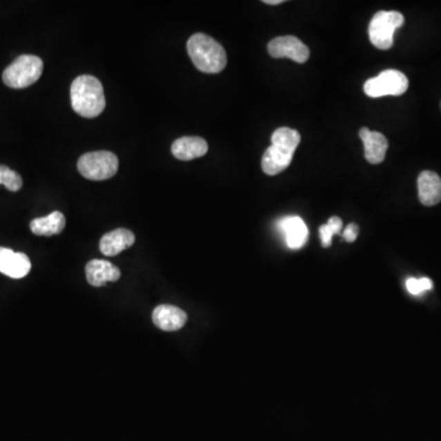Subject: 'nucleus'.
Returning <instances> with one entry per match:
<instances>
[{"mask_svg": "<svg viewBox=\"0 0 441 441\" xmlns=\"http://www.w3.org/2000/svg\"><path fill=\"white\" fill-rule=\"evenodd\" d=\"M268 50L272 58H290L303 64L309 59V48L294 36H282L270 41Z\"/></svg>", "mask_w": 441, "mask_h": 441, "instance_id": "6e6552de", "label": "nucleus"}, {"mask_svg": "<svg viewBox=\"0 0 441 441\" xmlns=\"http://www.w3.org/2000/svg\"><path fill=\"white\" fill-rule=\"evenodd\" d=\"M280 229L285 236V243L291 249H301L308 241V227L298 216H290L281 220Z\"/></svg>", "mask_w": 441, "mask_h": 441, "instance_id": "2eb2a0df", "label": "nucleus"}, {"mask_svg": "<svg viewBox=\"0 0 441 441\" xmlns=\"http://www.w3.org/2000/svg\"><path fill=\"white\" fill-rule=\"evenodd\" d=\"M187 48L195 68L203 73L218 74L226 68V50L207 35L195 33L189 38Z\"/></svg>", "mask_w": 441, "mask_h": 441, "instance_id": "7ed1b4c3", "label": "nucleus"}, {"mask_svg": "<svg viewBox=\"0 0 441 441\" xmlns=\"http://www.w3.org/2000/svg\"><path fill=\"white\" fill-rule=\"evenodd\" d=\"M418 196L425 206H434L441 201V178L435 172L424 171L418 177Z\"/></svg>", "mask_w": 441, "mask_h": 441, "instance_id": "dca6fc26", "label": "nucleus"}, {"mask_svg": "<svg viewBox=\"0 0 441 441\" xmlns=\"http://www.w3.org/2000/svg\"><path fill=\"white\" fill-rule=\"evenodd\" d=\"M362 141L364 144V155L366 161L371 165H379L385 160L388 151V139L379 131H371L368 128H362L359 131Z\"/></svg>", "mask_w": 441, "mask_h": 441, "instance_id": "f8f14e48", "label": "nucleus"}, {"mask_svg": "<svg viewBox=\"0 0 441 441\" xmlns=\"http://www.w3.org/2000/svg\"><path fill=\"white\" fill-rule=\"evenodd\" d=\"M404 22V15L398 11H379L371 19L369 25L371 44L382 50L391 48L395 31L402 26Z\"/></svg>", "mask_w": 441, "mask_h": 441, "instance_id": "423d86ee", "label": "nucleus"}, {"mask_svg": "<svg viewBox=\"0 0 441 441\" xmlns=\"http://www.w3.org/2000/svg\"><path fill=\"white\" fill-rule=\"evenodd\" d=\"M341 231H342V220L339 217H336V216L331 217L328 223L320 227V229H319L323 247H330L331 242H332L334 234H339Z\"/></svg>", "mask_w": 441, "mask_h": 441, "instance_id": "a211bd4d", "label": "nucleus"}, {"mask_svg": "<svg viewBox=\"0 0 441 441\" xmlns=\"http://www.w3.org/2000/svg\"><path fill=\"white\" fill-rule=\"evenodd\" d=\"M188 315L180 308L171 304H161L152 312V321L162 331H178L187 323Z\"/></svg>", "mask_w": 441, "mask_h": 441, "instance_id": "9d476101", "label": "nucleus"}, {"mask_svg": "<svg viewBox=\"0 0 441 441\" xmlns=\"http://www.w3.org/2000/svg\"><path fill=\"white\" fill-rule=\"evenodd\" d=\"M71 107L84 118H96L106 108L101 81L91 75L77 76L71 88Z\"/></svg>", "mask_w": 441, "mask_h": 441, "instance_id": "f257e3e1", "label": "nucleus"}, {"mask_svg": "<svg viewBox=\"0 0 441 441\" xmlns=\"http://www.w3.org/2000/svg\"><path fill=\"white\" fill-rule=\"evenodd\" d=\"M271 142V146L265 151L261 167L266 174L276 176L291 165L294 151L301 142V135L297 130L280 128L272 134Z\"/></svg>", "mask_w": 441, "mask_h": 441, "instance_id": "f03ea898", "label": "nucleus"}, {"mask_svg": "<svg viewBox=\"0 0 441 441\" xmlns=\"http://www.w3.org/2000/svg\"><path fill=\"white\" fill-rule=\"evenodd\" d=\"M209 145L199 136H183L172 144L173 156L180 161H191L207 153Z\"/></svg>", "mask_w": 441, "mask_h": 441, "instance_id": "4468645a", "label": "nucleus"}, {"mask_svg": "<svg viewBox=\"0 0 441 441\" xmlns=\"http://www.w3.org/2000/svg\"><path fill=\"white\" fill-rule=\"evenodd\" d=\"M406 287H407V291L411 294H415L418 296L420 293H423L425 291H429L433 288V282L429 279H409L406 281Z\"/></svg>", "mask_w": 441, "mask_h": 441, "instance_id": "aec40b11", "label": "nucleus"}, {"mask_svg": "<svg viewBox=\"0 0 441 441\" xmlns=\"http://www.w3.org/2000/svg\"><path fill=\"white\" fill-rule=\"evenodd\" d=\"M409 90V79L398 71H385L377 77L369 79L364 84V92L369 97L401 96Z\"/></svg>", "mask_w": 441, "mask_h": 441, "instance_id": "0eeeda50", "label": "nucleus"}, {"mask_svg": "<svg viewBox=\"0 0 441 441\" xmlns=\"http://www.w3.org/2000/svg\"><path fill=\"white\" fill-rule=\"evenodd\" d=\"M358 233H359V227L357 226L355 223H350L348 226L346 227L344 232V238L346 239V242H355L358 237Z\"/></svg>", "mask_w": 441, "mask_h": 441, "instance_id": "412c9836", "label": "nucleus"}, {"mask_svg": "<svg viewBox=\"0 0 441 441\" xmlns=\"http://www.w3.org/2000/svg\"><path fill=\"white\" fill-rule=\"evenodd\" d=\"M118 167V157L111 151L87 152L77 161V169L81 176L95 182L113 177Z\"/></svg>", "mask_w": 441, "mask_h": 441, "instance_id": "39448f33", "label": "nucleus"}, {"mask_svg": "<svg viewBox=\"0 0 441 441\" xmlns=\"http://www.w3.org/2000/svg\"><path fill=\"white\" fill-rule=\"evenodd\" d=\"M44 73V62L31 54H22L14 60L4 73L3 81L11 88H25L31 86Z\"/></svg>", "mask_w": 441, "mask_h": 441, "instance_id": "20e7f679", "label": "nucleus"}, {"mask_svg": "<svg viewBox=\"0 0 441 441\" xmlns=\"http://www.w3.org/2000/svg\"><path fill=\"white\" fill-rule=\"evenodd\" d=\"M264 3L269 6H277V4H282L283 0H264Z\"/></svg>", "mask_w": 441, "mask_h": 441, "instance_id": "4be33fe9", "label": "nucleus"}, {"mask_svg": "<svg viewBox=\"0 0 441 441\" xmlns=\"http://www.w3.org/2000/svg\"><path fill=\"white\" fill-rule=\"evenodd\" d=\"M0 185H4L10 191H19L22 188L21 176L10 168L0 165Z\"/></svg>", "mask_w": 441, "mask_h": 441, "instance_id": "6ab92c4d", "label": "nucleus"}, {"mask_svg": "<svg viewBox=\"0 0 441 441\" xmlns=\"http://www.w3.org/2000/svg\"><path fill=\"white\" fill-rule=\"evenodd\" d=\"M65 216L59 211H54L46 217H39L31 220L30 228L36 236H55L59 234L65 228Z\"/></svg>", "mask_w": 441, "mask_h": 441, "instance_id": "f3484780", "label": "nucleus"}, {"mask_svg": "<svg viewBox=\"0 0 441 441\" xmlns=\"http://www.w3.org/2000/svg\"><path fill=\"white\" fill-rule=\"evenodd\" d=\"M31 261L26 254L15 253L8 247H0V272L11 279H22L30 272Z\"/></svg>", "mask_w": 441, "mask_h": 441, "instance_id": "1a4fd4ad", "label": "nucleus"}, {"mask_svg": "<svg viewBox=\"0 0 441 441\" xmlns=\"http://www.w3.org/2000/svg\"><path fill=\"white\" fill-rule=\"evenodd\" d=\"M86 279L93 287H102L108 282H117L120 279V270L107 260L95 259L87 263Z\"/></svg>", "mask_w": 441, "mask_h": 441, "instance_id": "9b49d317", "label": "nucleus"}, {"mask_svg": "<svg viewBox=\"0 0 441 441\" xmlns=\"http://www.w3.org/2000/svg\"><path fill=\"white\" fill-rule=\"evenodd\" d=\"M135 243V236L133 232L125 228H118L112 232H108L100 242V250L106 256H115L124 250L133 247Z\"/></svg>", "mask_w": 441, "mask_h": 441, "instance_id": "ddd939ff", "label": "nucleus"}]
</instances>
